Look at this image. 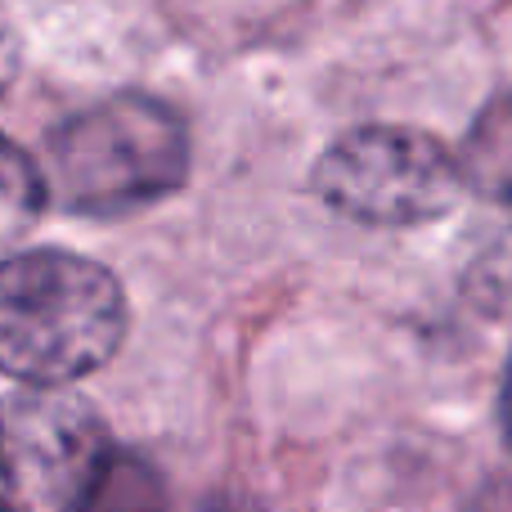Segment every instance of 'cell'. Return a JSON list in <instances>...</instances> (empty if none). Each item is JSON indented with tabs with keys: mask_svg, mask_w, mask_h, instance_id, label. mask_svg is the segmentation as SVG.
<instances>
[{
	"mask_svg": "<svg viewBox=\"0 0 512 512\" xmlns=\"http://www.w3.org/2000/svg\"><path fill=\"white\" fill-rule=\"evenodd\" d=\"M126 337L122 283L99 261L32 248L0 274V364L23 387H68L104 369Z\"/></svg>",
	"mask_w": 512,
	"mask_h": 512,
	"instance_id": "obj_1",
	"label": "cell"
},
{
	"mask_svg": "<svg viewBox=\"0 0 512 512\" xmlns=\"http://www.w3.org/2000/svg\"><path fill=\"white\" fill-rule=\"evenodd\" d=\"M189 180V131L162 99L122 90L72 113L50 140V194L63 212L113 221Z\"/></svg>",
	"mask_w": 512,
	"mask_h": 512,
	"instance_id": "obj_2",
	"label": "cell"
},
{
	"mask_svg": "<svg viewBox=\"0 0 512 512\" xmlns=\"http://www.w3.org/2000/svg\"><path fill=\"white\" fill-rule=\"evenodd\" d=\"M333 212L360 225H423L468 189L463 162L414 126H355L328 144L310 176Z\"/></svg>",
	"mask_w": 512,
	"mask_h": 512,
	"instance_id": "obj_3",
	"label": "cell"
},
{
	"mask_svg": "<svg viewBox=\"0 0 512 512\" xmlns=\"http://www.w3.org/2000/svg\"><path fill=\"white\" fill-rule=\"evenodd\" d=\"M108 427L63 387H27L5 409V504L90 508L113 463Z\"/></svg>",
	"mask_w": 512,
	"mask_h": 512,
	"instance_id": "obj_4",
	"label": "cell"
},
{
	"mask_svg": "<svg viewBox=\"0 0 512 512\" xmlns=\"http://www.w3.org/2000/svg\"><path fill=\"white\" fill-rule=\"evenodd\" d=\"M463 176L495 198L512 194V99H499L490 113H481L472 140L463 144Z\"/></svg>",
	"mask_w": 512,
	"mask_h": 512,
	"instance_id": "obj_5",
	"label": "cell"
},
{
	"mask_svg": "<svg viewBox=\"0 0 512 512\" xmlns=\"http://www.w3.org/2000/svg\"><path fill=\"white\" fill-rule=\"evenodd\" d=\"M45 203V185L36 162L27 158L18 144L5 149V207H9V230H18V216H36Z\"/></svg>",
	"mask_w": 512,
	"mask_h": 512,
	"instance_id": "obj_6",
	"label": "cell"
},
{
	"mask_svg": "<svg viewBox=\"0 0 512 512\" xmlns=\"http://www.w3.org/2000/svg\"><path fill=\"white\" fill-rule=\"evenodd\" d=\"M499 418H504V432H508V445H512V360L504 369V391H499Z\"/></svg>",
	"mask_w": 512,
	"mask_h": 512,
	"instance_id": "obj_7",
	"label": "cell"
}]
</instances>
